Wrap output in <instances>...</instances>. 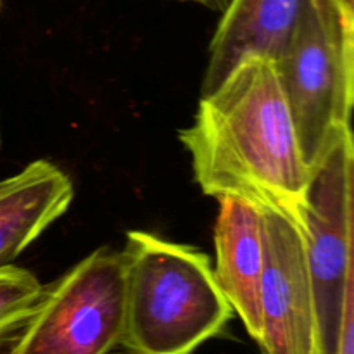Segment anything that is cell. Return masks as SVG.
Masks as SVG:
<instances>
[{
  "label": "cell",
  "mask_w": 354,
  "mask_h": 354,
  "mask_svg": "<svg viewBox=\"0 0 354 354\" xmlns=\"http://www.w3.org/2000/svg\"><path fill=\"white\" fill-rule=\"evenodd\" d=\"M308 0H230L209 45L201 97L213 92L244 59L277 61L289 45Z\"/></svg>",
  "instance_id": "52a82bcc"
},
{
  "label": "cell",
  "mask_w": 354,
  "mask_h": 354,
  "mask_svg": "<svg viewBox=\"0 0 354 354\" xmlns=\"http://www.w3.org/2000/svg\"><path fill=\"white\" fill-rule=\"evenodd\" d=\"M332 354H354V275L346 283L344 304Z\"/></svg>",
  "instance_id": "8fae6325"
},
{
  "label": "cell",
  "mask_w": 354,
  "mask_h": 354,
  "mask_svg": "<svg viewBox=\"0 0 354 354\" xmlns=\"http://www.w3.org/2000/svg\"><path fill=\"white\" fill-rule=\"evenodd\" d=\"M0 147H2V131H0Z\"/></svg>",
  "instance_id": "4fadbf2b"
},
{
  "label": "cell",
  "mask_w": 354,
  "mask_h": 354,
  "mask_svg": "<svg viewBox=\"0 0 354 354\" xmlns=\"http://www.w3.org/2000/svg\"><path fill=\"white\" fill-rule=\"evenodd\" d=\"M121 256L127 354H192L234 315L206 252L131 230Z\"/></svg>",
  "instance_id": "7a4b0ae2"
},
{
  "label": "cell",
  "mask_w": 354,
  "mask_h": 354,
  "mask_svg": "<svg viewBox=\"0 0 354 354\" xmlns=\"http://www.w3.org/2000/svg\"><path fill=\"white\" fill-rule=\"evenodd\" d=\"M73 196L69 176L44 159L0 180V268L14 265L68 211Z\"/></svg>",
  "instance_id": "9c48e42d"
},
{
  "label": "cell",
  "mask_w": 354,
  "mask_h": 354,
  "mask_svg": "<svg viewBox=\"0 0 354 354\" xmlns=\"http://www.w3.org/2000/svg\"><path fill=\"white\" fill-rule=\"evenodd\" d=\"M123 325V256L99 248L45 290L9 354H111Z\"/></svg>",
  "instance_id": "277c9868"
},
{
  "label": "cell",
  "mask_w": 354,
  "mask_h": 354,
  "mask_svg": "<svg viewBox=\"0 0 354 354\" xmlns=\"http://www.w3.org/2000/svg\"><path fill=\"white\" fill-rule=\"evenodd\" d=\"M265 218L252 204L220 199L214 225L218 286L254 341L259 337V297L265 273Z\"/></svg>",
  "instance_id": "ba28073f"
},
{
  "label": "cell",
  "mask_w": 354,
  "mask_h": 354,
  "mask_svg": "<svg viewBox=\"0 0 354 354\" xmlns=\"http://www.w3.org/2000/svg\"><path fill=\"white\" fill-rule=\"evenodd\" d=\"M353 180V131L344 127L311 169L299 232L328 354L341 322L346 283L354 275Z\"/></svg>",
  "instance_id": "5b68a950"
},
{
  "label": "cell",
  "mask_w": 354,
  "mask_h": 354,
  "mask_svg": "<svg viewBox=\"0 0 354 354\" xmlns=\"http://www.w3.org/2000/svg\"><path fill=\"white\" fill-rule=\"evenodd\" d=\"M275 64L301 156L313 169L337 130L351 127L354 0H308Z\"/></svg>",
  "instance_id": "3957f363"
},
{
  "label": "cell",
  "mask_w": 354,
  "mask_h": 354,
  "mask_svg": "<svg viewBox=\"0 0 354 354\" xmlns=\"http://www.w3.org/2000/svg\"><path fill=\"white\" fill-rule=\"evenodd\" d=\"M180 3H194V6L206 7V9L214 10V12H223L225 7L228 6L230 0H175Z\"/></svg>",
  "instance_id": "7c38bea8"
},
{
  "label": "cell",
  "mask_w": 354,
  "mask_h": 354,
  "mask_svg": "<svg viewBox=\"0 0 354 354\" xmlns=\"http://www.w3.org/2000/svg\"><path fill=\"white\" fill-rule=\"evenodd\" d=\"M263 218L265 273L256 341L261 354H328L303 237L277 214Z\"/></svg>",
  "instance_id": "8992f818"
},
{
  "label": "cell",
  "mask_w": 354,
  "mask_h": 354,
  "mask_svg": "<svg viewBox=\"0 0 354 354\" xmlns=\"http://www.w3.org/2000/svg\"><path fill=\"white\" fill-rule=\"evenodd\" d=\"M45 289L40 280L21 266L0 268V341L26 324Z\"/></svg>",
  "instance_id": "30bf717a"
},
{
  "label": "cell",
  "mask_w": 354,
  "mask_h": 354,
  "mask_svg": "<svg viewBox=\"0 0 354 354\" xmlns=\"http://www.w3.org/2000/svg\"><path fill=\"white\" fill-rule=\"evenodd\" d=\"M180 142L206 196L245 201L301 232L311 169L301 156L275 61L244 59L201 97Z\"/></svg>",
  "instance_id": "6da1fadb"
}]
</instances>
